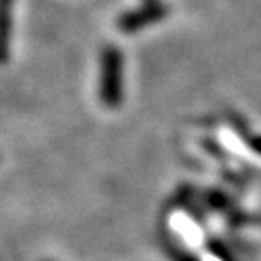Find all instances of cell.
Instances as JSON below:
<instances>
[{
	"label": "cell",
	"mask_w": 261,
	"mask_h": 261,
	"mask_svg": "<svg viewBox=\"0 0 261 261\" xmlns=\"http://www.w3.org/2000/svg\"><path fill=\"white\" fill-rule=\"evenodd\" d=\"M98 98L107 109H118L123 102V55L114 45H106L100 53Z\"/></svg>",
	"instance_id": "cell-1"
},
{
	"label": "cell",
	"mask_w": 261,
	"mask_h": 261,
	"mask_svg": "<svg viewBox=\"0 0 261 261\" xmlns=\"http://www.w3.org/2000/svg\"><path fill=\"white\" fill-rule=\"evenodd\" d=\"M165 15H167V9H165V6L162 2L160 4H142L140 8L130 9V11H125L123 15H120L118 20H116V25L125 35H133V33L142 31L147 25L160 22Z\"/></svg>",
	"instance_id": "cell-2"
},
{
	"label": "cell",
	"mask_w": 261,
	"mask_h": 261,
	"mask_svg": "<svg viewBox=\"0 0 261 261\" xmlns=\"http://www.w3.org/2000/svg\"><path fill=\"white\" fill-rule=\"evenodd\" d=\"M13 6L15 0H0V65H6L11 57Z\"/></svg>",
	"instance_id": "cell-3"
},
{
	"label": "cell",
	"mask_w": 261,
	"mask_h": 261,
	"mask_svg": "<svg viewBox=\"0 0 261 261\" xmlns=\"http://www.w3.org/2000/svg\"><path fill=\"white\" fill-rule=\"evenodd\" d=\"M143 4H160V0H143Z\"/></svg>",
	"instance_id": "cell-4"
}]
</instances>
